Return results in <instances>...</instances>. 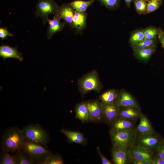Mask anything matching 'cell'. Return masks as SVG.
Here are the masks:
<instances>
[{
	"label": "cell",
	"mask_w": 164,
	"mask_h": 164,
	"mask_svg": "<svg viewBox=\"0 0 164 164\" xmlns=\"http://www.w3.org/2000/svg\"><path fill=\"white\" fill-rule=\"evenodd\" d=\"M139 124L135 131L137 134H146L154 132L153 129L149 121L145 116L141 113Z\"/></svg>",
	"instance_id": "cell-18"
},
{
	"label": "cell",
	"mask_w": 164,
	"mask_h": 164,
	"mask_svg": "<svg viewBox=\"0 0 164 164\" xmlns=\"http://www.w3.org/2000/svg\"><path fill=\"white\" fill-rule=\"evenodd\" d=\"M128 6H129L132 0H124Z\"/></svg>",
	"instance_id": "cell-40"
},
{
	"label": "cell",
	"mask_w": 164,
	"mask_h": 164,
	"mask_svg": "<svg viewBox=\"0 0 164 164\" xmlns=\"http://www.w3.org/2000/svg\"><path fill=\"white\" fill-rule=\"evenodd\" d=\"M145 39H154L158 34V30L155 28L150 27L146 28L143 30Z\"/></svg>",
	"instance_id": "cell-30"
},
{
	"label": "cell",
	"mask_w": 164,
	"mask_h": 164,
	"mask_svg": "<svg viewBox=\"0 0 164 164\" xmlns=\"http://www.w3.org/2000/svg\"><path fill=\"white\" fill-rule=\"evenodd\" d=\"M158 30L157 35L164 49V31L161 29Z\"/></svg>",
	"instance_id": "cell-36"
},
{
	"label": "cell",
	"mask_w": 164,
	"mask_h": 164,
	"mask_svg": "<svg viewBox=\"0 0 164 164\" xmlns=\"http://www.w3.org/2000/svg\"><path fill=\"white\" fill-rule=\"evenodd\" d=\"M86 15L84 12H75L72 23L73 26L78 30L82 29L85 26Z\"/></svg>",
	"instance_id": "cell-22"
},
{
	"label": "cell",
	"mask_w": 164,
	"mask_h": 164,
	"mask_svg": "<svg viewBox=\"0 0 164 164\" xmlns=\"http://www.w3.org/2000/svg\"><path fill=\"white\" fill-rule=\"evenodd\" d=\"M76 118L84 123L88 121L87 102H82L76 104L75 108Z\"/></svg>",
	"instance_id": "cell-19"
},
{
	"label": "cell",
	"mask_w": 164,
	"mask_h": 164,
	"mask_svg": "<svg viewBox=\"0 0 164 164\" xmlns=\"http://www.w3.org/2000/svg\"><path fill=\"white\" fill-rule=\"evenodd\" d=\"M26 139L22 130L16 127H10L2 136L1 148L3 151L8 152H16L21 149Z\"/></svg>",
	"instance_id": "cell-1"
},
{
	"label": "cell",
	"mask_w": 164,
	"mask_h": 164,
	"mask_svg": "<svg viewBox=\"0 0 164 164\" xmlns=\"http://www.w3.org/2000/svg\"><path fill=\"white\" fill-rule=\"evenodd\" d=\"M120 108V107L115 101L103 104V118L107 123L109 124H113L118 117Z\"/></svg>",
	"instance_id": "cell-10"
},
{
	"label": "cell",
	"mask_w": 164,
	"mask_h": 164,
	"mask_svg": "<svg viewBox=\"0 0 164 164\" xmlns=\"http://www.w3.org/2000/svg\"><path fill=\"white\" fill-rule=\"evenodd\" d=\"M78 85L79 91L82 95L91 91L100 93L103 88L98 73L95 70L89 72L80 79Z\"/></svg>",
	"instance_id": "cell-2"
},
{
	"label": "cell",
	"mask_w": 164,
	"mask_h": 164,
	"mask_svg": "<svg viewBox=\"0 0 164 164\" xmlns=\"http://www.w3.org/2000/svg\"><path fill=\"white\" fill-rule=\"evenodd\" d=\"M133 121L118 117L113 123L111 130L123 131L133 128Z\"/></svg>",
	"instance_id": "cell-20"
},
{
	"label": "cell",
	"mask_w": 164,
	"mask_h": 164,
	"mask_svg": "<svg viewBox=\"0 0 164 164\" xmlns=\"http://www.w3.org/2000/svg\"><path fill=\"white\" fill-rule=\"evenodd\" d=\"M60 17L57 15L52 19H49V26L47 31V38L50 39L56 33L62 30L64 26V23L60 22Z\"/></svg>",
	"instance_id": "cell-14"
},
{
	"label": "cell",
	"mask_w": 164,
	"mask_h": 164,
	"mask_svg": "<svg viewBox=\"0 0 164 164\" xmlns=\"http://www.w3.org/2000/svg\"><path fill=\"white\" fill-rule=\"evenodd\" d=\"M140 110L133 108L120 107L118 117L133 121L140 117Z\"/></svg>",
	"instance_id": "cell-17"
},
{
	"label": "cell",
	"mask_w": 164,
	"mask_h": 164,
	"mask_svg": "<svg viewBox=\"0 0 164 164\" xmlns=\"http://www.w3.org/2000/svg\"><path fill=\"white\" fill-rule=\"evenodd\" d=\"M135 164H154L153 159H150L145 160L139 162H133Z\"/></svg>",
	"instance_id": "cell-38"
},
{
	"label": "cell",
	"mask_w": 164,
	"mask_h": 164,
	"mask_svg": "<svg viewBox=\"0 0 164 164\" xmlns=\"http://www.w3.org/2000/svg\"><path fill=\"white\" fill-rule=\"evenodd\" d=\"M145 38V35L143 31H138L133 33L131 36L130 43L132 45L137 43Z\"/></svg>",
	"instance_id": "cell-28"
},
{
	"label": "cell",
	"mask_w": 164,
	"mask_h": 164,
	"mask_svg": "<svg viewBox=\"0 0 164 164\" xmlns=\"http://www.w3.org/2000/svg\"><path fill=\"white\" fill-rule=\"evenodd\" d=\"M9 152L3 151L0 157V163L1 164H18L16 155H10Z\"/></svg>",
	"instance_id": "cell-25"
},
{
	"label": "cell",
	"mask_w": 164,
	"mask_h": 164,
	"mask_svg": "<svg viewBox=\"0 0 164 164\" xmlns=\"http://www.w3.org/2000/svg\"><path fill=\"white\" fill-rule=\"evenodd\" d=\"M64 162L62 157L57 154H52L49 155L43 162V164H63Z\"/></svg>",
	"instance_id": "cell-27"
},
{
	"label": "cell",
	"mask_w": 164,
	"mask_h": 164,
	"mask_svg": "<svg viewBox=\"0 0 164 164\" xmlns=\"http://www.w3.org/2000/svg\"><path fill=\"white\" fill-rule=\"evenodd\" d=\"M135 5L137 11L139 12H143L146 10L147 5L144 0H135Z\"/></svg>",
	"instance_id": "cell-31"
},
{
	"label": "cell",
	"mask_w": 164,
	"mask_h": 164,
	"mask_svg": "<svg viewBox=\"0 0 164 164\" xmlns=\"http://www.w3.org/2000/svg\"><path fill=\"white\" fill-rule=\"evenodd\" d=\"M61 132L72 142L82 145L86 143V138L80 132L63 129L61 130Z\"/></svg>",
	"instance_id": "cell-16"
},
{
	"label": "cell",
	"mask_w": 164,
	"mask_h": 164,
	"mask_svg": "<svg viewBox=\"0 0 164 164\" xmlns=\"http://www.w3.org/2000/svg\"><path fill=\"white\" fill-rule=\"evenodd\" d=\"M118 90L112 89L102 94L99 97V100L103 103H109L115 101L118 93Z\"/></svg>",
	"instance_id": "cell-23"
},
{
	"label": "cell",
	"mask_w": 164,
	"mask_h": 164,
	"mask_svg": "<svg viewBox=\"0 0 164 164\" xmlns=\"http://www.w3.org/2000/svg\"><path fill=\"white\" fill-rule=\"evenodd\" d=\"M94 0L87 1L76 0L72 2L70 5L76 11L83 12L85 11L89 6L93 3Z\"/></svg>",
	"instance_id": "cell-24"
},
{
	"label": "cell",
	"mask_w": 164,
	"mask_h": 164,
	"mask_svg": "<svg viewBox=\"0 0 164 164\" xmlns=\"http://www.w3.org/2000/svg\"><path fill=\"white\" fill-rule=\"evenodd\" d=\"M21 149L33 161L43 164L46 158L52 153L40 144L26 139Z\"/></svg>",
	"instance_id": "cell-4"
},
{
	"label": "cell",
	"mask_w": 164,
	"mask_h": 164,
	"mask_svg": "<svg viewBox=\"0 0 164 164\" xmlns=\"http://www.w3.org/2000/svg\"><path fill=\"white\" fill-rule=\"evenodd\" d=\"M156 49L155 46L140 49H133L137 57L140 59L146 61L148 60L154 53Z\"/></svg>",
	"instance_id": "cell-21"
},
{
	"label": "cell",
	"mask_w": 164,
	"mask_h": 164,
	"mask_svg": "<svg viewBox=\"0 0 164 164\" xmlns=\"http://www.w3.org/2000/svg\"><path fill=\"white\" fill-rule=\"evenodd\" d=\"M160 2L156 1H150L147 5L146 11L149 13L156 10L159 6Z\"/></svg>",
	"instance_id": "cell-32"
},
{
	"label": "cell",
	"mask_w": 164,
	"mask_h": 164,
	"mask_svg": "<svg viewBox=\"0 0 164 164\" xmlns=\"http://www.w3.org/2000/svg\"><path fill=\"white\" fill-rule=\"evenodd\" d=\"M115 102L120 107L133 108L140 110V107L136 100L130 94L124 90L119 92Z\"/></svg>",
	"instance_id": "cell-11"
},
{
	"label": "cell",
	"mask_w": 164,
	"mask_h": 164,
	"mask_svg": "<svg viewBox=\"0 0 164 164\" xmlns=\"http://www.w3.org/2000/svg\"><path fill=\"white\" fill-rule=\"evenodd\" d=\"M74 9L70 4H64L59 7L57 14L67 23H72L74 14Z\"/></svg>",
	"instance_id": "cell-15"
},
{
	"label": "cell",
	"mask_w": 164,
	"mask_h": 164,
	"mask_svg": "<svg viewBox=\"0 0 164 164\" xmlns=\"http://www.w3.org/2000/svg\"><path fill=\"white\" fill-rule=\"evenodd\" d=\"M132 45L133 49L145 48L155 46L154 39H145L142 41Z\"/></svg>",
	"instance_id": "cell-29"
},
{
	"label": "cell",
	"mask_w": 164,
	"mask_h": 164,
	"mask_svg": "<svg viewBox=\"0 0 164 164\" xmlns=\"http://www.w3.org/2000/svg\"><path fill=\"white\" fill-rule=\"evenodd\" d=\"M153 160L154 164H164V159L161 158L157 155L154 157Z\"/></svg>",
	"instance_id": "cell-39"
},
{
	"label": "cell",
	"mask_w": 164,
	"mask_h": 164,
	"mask_svg": "<svg viewBox=\"0 0 164 164\" xmlns=\"http://www.w3.org/2000/svg\"><path fill=\"white\" fill-rule=\"evenodd\" d=\"M101 2L108 7H113L118 4V0H100Z\"/></svg>",
	"instance_id": "cell-34"
},
{
	"label": "cell",
	"mask_w": 164,
	"mask_h": 164,
	"mask_svg": "<svg viewBox=\"0 0 164 164\" xmlns=\"http://www.w3.org/2000/svg\"><path fill=\"white\" fill-rule=\"evenodd\" d=\"M97 150L101 161L102 164H111V162L106 158L101 152L99 147H97Z\"/></svg>",
	"instance_id": "cell-35"
},
{
	"label": "cell",
	"mask_w": 164,
	"mask_h": 164,
	"mask_svg": "<svg viewBox=\"0 0 164 164\" xmlns=\"http://www.w3.org/2000/svg\"><path fill=\"white\" fill-rule=\"evenodd\" d=\"M35 12L36 17H40L43 24L45 25L49 20L50 14L57 15L59 7L53 0H38Z\"/></svg>",
	"instance_id": "cell-6"
},
{
	"label": "cell",
	"mask_w": 164,
	"mask_h": 164,
	"mask_svg": "<svg viewBox=\"0 0 164 164\" xmlns=\"http://www.w3.org/2000/svg\"><path fill=\"white\" fill-rule=\"evenodd\" d=\"M136 135L135 130L133 128L123 131L111 130L110 135L113 147L129 148L134 144Z\"/></svg>",
	"instance_id": "cell-3"
},
{
	"label": "cell",
	"mask_w": 164,
	"mask_h": 164,
	"mask_svg": "<svg viewBox=\"0 0 164 164\" xmlns=\"http://www.w3.org/2000/svg\"><path fill=\"white\" fill-rule=\"evenodd\" d=\"M134 144L138 145L153 152H157L164 140L154 132L146 134H138Z\"/></svg>",
	"instance_id": "cell-7"
},
{
	"label": "cell",
	"mask_w": 164,
	"mask_h": 164,
	"mask_svg": "<svg viewBox=\"0 0 164 164\" xmlns=\"http://www.w3.org/2000/svg\"><path fill=\"white\" fill-rule=\"evenodd\" d=\"M0 56L4 60L8 58L16 59L20 61L23 60L22 53L18 51L17 47H12L7 45H3L0 46Z\"/></svg>",
	"instance_id": "cell-13"
},
{
	"label": "cell",
	"mask_w": 164,
	"mask_h": 164,
	"mask_svg": "<svg viewBox=\"0 0 164 164\" xmlns=\"http://www.w3.org/2000/svg\"><path fill=\"white\" fill-rule=\"evenodd\" d=\"M22 131L27 140L43 146L46 145L49 142L48 134L37 125H29L24 127Z\"/></svg>",
	"instance_id": "cell-5"
},
{
	"label": "cell",
	"mask_w": 164,
	"mask_h": 164,
	"mask_svg": "<svg viewBox=\"0 0 164 164\" xmlns=\"http://www.w3.org/2000/svg\"><path fill=\"white\" fill-rule=\"evenodd\" d=\"M150 1H156L159 2H161V0H149Z\"/></svg>",
	"instance_id": "cell-41"
},
{
	"label": "cell",
	"mask_w": 164,
	"mask_h": 164,
	"mask_svg": "<svg viewBox=\"0 0 164 164\" xmlns=\"http://www.w3.org/2000/svg\"><path fill=\"white\" fill-rule=\"evenodd\" d=\"M157 152V155L161 158L164 159V141L159 146Z\"/></svg>",
	"instance_id": "cell-37"
},
{
	"label": "cell",
	"mask_w": 164,
	"mask_h": 164,
	"mask_svg": "<svg viewBox=\"0 0 164 164\" xmlns=\"http://www.w3.org/2000/svg\"><path fill=\"white\" fill-rule=\"evenodd\" d=\"M112 156L113 161L115 164H128L132 162L128 148L127 147L113 148Z\"/></svg>",
	"instance_id": "cell-12"
},
{
	"label": "cell",
	"mask_w": 164,
	"mask_h": 164,
	"mask_svg": "<svg viewBox=\"0 0 164 164\" xmlns=\"http://www.w3.org/2000/svg\"><path fill=\"white\" fill-rule=\"evenodd\" d=\"M13 34L10 33L6 27H0V37L3 40L7 36H12Z\"/></svg>",
	"instance_id": "cell-33"
},
{
	"label": "cell",
	"mask_w": 164,
	"mask_h": 164,
	"mask_svg": "<svg viewBox=\"0 0 164 164\" xmlns=\"http://www.w3.org/2000/svg\"><path fill=\"white\" fill-rule=\"evenodd\" d=\"M16 152L15 155L18 164H32L34 163L29 156L24 152L20 150Z\"/></svg>",
	"instance_id": "cell-26"
},
{
	"label": "cell",
	"mask_w": 164,
	"mask_h": 164,
	"mask_svg": "<svg viewBox=\"0 0 164 164\" xmlns=\"http://www.w3.org/2000/svg\"><path fill=\"white\" fill-rule=\"evenodd\" d=\"M88 105V121L99 122L104 118L102 103L99 100L87 101Z\"/></svg>",
	"instance_id": "cell-8"
},
{
	"label": "cell",
	"mask_w": 164,
	"mask_h": 164,
	"mask_svg": "<svg viewBox=\"0 0 164 164\" xmlns=\"http://www.w3.org/2000/svg\"><path fill=\"white\" fill-rule=\"evenodd\" d=\"M128 149L132 162L153 159V152L138 145L134 144Z\"/></svg>",
	"instance_id": "cell-9"
}]
</instances>
